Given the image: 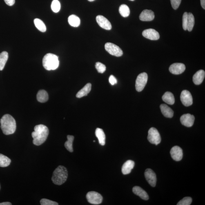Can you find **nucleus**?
I'll use <instances>...</instances> for the list:
<instances>
[{
    "mask_svg": "<svg viewBox=\"0 0 205 205\" xmlns=\"http://www.w3.org/2000/svg\"><path fill=\"white\" fill-rule=\"evenodd\" d=\"M181 100L186 106H191L193 104V98L191 93L187 90H184L181 95Z\"/></svg>",
    "mask_w": 205,
    "mask_h": 205,
    "instance_id": "obj_9",
    "label": "nucleus"
},
{
    "mask_svg": "<svg viewBox=\"0 0 205 205\" xmlns=\"http://www.w3.org/2000/svg\"><path fill=\"white\" fill-rule=\"evenodd\" d=\"M37 98L38 101L40 102H46L49 99L48 94L45 90H40L38 92Z\"/></svg>",
    "mask_w": 205,
    "mask_h": 205,
    "instance_id": "obj_24",
    "label": "nucleus"
},
{
    "mask_svg": "<svg viewBox=\"0 0 205 205\" xmlns=\"http://www.w3.org/2000/svg\"><path fill=\"white\" fill-rule=\"evenodd\" d=\"M42 63L44 68L49 71L56 69L59 64L58 57L51 53L47 54L44 56Z\"/></svg>",
    "mask_w": 205,
    "mask_h": 205,
    "instance_id": "obj_4",
    "label": "nucleus"
},
{
    "mask_svg": "<svg viewBox=\"0 0 205 205\" xmlns=\"http://www.w3.org/2000/svg\"><path fill=\"white\" fill-rule=\"evenodd\" d=\"M148 80V75L146 73H142L138 76L136 81V89L138 92L142 91L144 89Z\"/></svg>",
    "mask_w": 205,
    "mask_h": 205,
    "instance_id": "obj_6",
    "label": "nucleus"
},
{
    "mask_svg": "<svg viewBox=\"0 0 205 205\" xmlns=\"http://www.w3.org/2000/svg\"><path fill=\"white\" fill-rule=\"evenodd\" d=\"M119 12L121 16L124 17H127L130 15V10L127 5L122 4L119 8Z\"/></svg>",
    "mask_w": 205,
    "mask_h": 205,
    "instance_id": "obj_28",
    "label": "nucleus"
},
{
    "mask_svg": "<svg viewBox=\"0 0 205 205\" xmlns=\"http://www.w3.org/2000/svg\"><path fill=\"white\" fill-rule=\"evenodd\" d=\"M11 162V160L8 157L3 154H0V167H6L8 166Z\"/></svg>",
    "mask_w": 205,
    "mask_h": 205,
    "instance_id": "obj_27",
    "label": "nucleus"
},
{
    "mask_svg": "<svg viewBox=\"0 0 205 205\" xmlns=\"http://www.w3.org/2000/svg\"><path fill=\"white\" fill-rule=\"evenodd\" d=\"M5 2L7 5L11 6L15 3V0H4Z\"/></svg>",
    "mask_w": 205,
    "mask_h": 205,
    "instance_id": "obj_39",
    "label": "nucleus"
},
{
    "mask_svg": "<svg viewBox=\"0 0 205 205\" xmlns=\"http://www.w3.org/2000/svg\"><path fill=\"white\" fill-rule=\"evenodd\" d=\"M148 139L150 143L156 145H158L161 141L160 134L157 129L154 127L148 130Z\"/></svg>",
    "mask_w": 205,
    "mask_h": 205,
    "instance_id": "obj_5",
    "label": "nucleus"
},
{
    "mask_svg": "<svg viewBox=\"0 0 205 205\" xmlns=\"http://www.w3.org/2000/svg\"><path fill=\"white\" fill-rule=\"evenodd\" d=\"M51 7L52 11L54 13L58 12L61 9V4L58 0H53L51 3Z\"/></svg>",
    "mask_w": 205,
    "mask_h": 205,
    "instance_id": "obj_32",
    "label": "nucleus"
},
{
    "mask_svg": "<svg viewBox=\"0 0 205 205\" xmlns=\"http://www.w3.org/2000/svg\"><path fill=\"white\" fill-rule=\"evenodd\" d=\"M160 109L163 115L167 118L173 116L174 111L169 107L165 104H162L160 106Z\"/></svg>",
    "mask_w": 205,
    "mask_h": 205,
    "instance_id": "obj_21",
    "label": "nucleus"
},
{
    "mask_svg": "<svg viewBox=\"0 0 205 205\" xmlns=\"http://www.w3.org/2000/svg\"><path fill=\"white\" fill-rule=\"evenodd\" d=\"M91 87L92 85L90 83H88L78 92L76 97L78 98H81L88 95L91 91Z\"/></svg>",
    "mask_w": 205,
    "mask_h": 205,
    "instance_id": "obj_20",
    "label": "nucleus"
},
{
    "mask_svg": "<svg viewBox=\"0 0 205 205\" xmlns=\"http://www.w3.org/2000/svg\"><path fill=\"white\" fill-rule=\"evenodd\" d=\"M8 58V53L7 52L3 51L0 54V70H3L4 68Z\"/></svg>",
    "mask_w": 205,
    "mask_h": 205,
    "instance_id": "obj_26",
    "label": "nucleus"
},
{
    "mask_svg": "<svg viewBox=\"0 0 205 205\" xmlns=\"http://www.w3.org/2000/svg\"><path fill=\"white\" fill-rule=\"evenodd\" d=\"M88 1L90 2H92L95 1V0H88Z\"/></svg>",
    "mask_w": 205,
    "mask_h": 205,
    "instance_id": "obj_42",
    "label": "nucleus"
},
{
    "mask_svg": "<svg viewBox=\"0 0 205 205\" xmlns=\"http://www.w3.org/2000/svg\"><path fill=\"white\" fill-rule=\"evenodd\" d=\"M188 13L185 12L183 14L182 18V26L183 28L185 30H187V27L188 24Z\"/></svg>",
    "mask_w": 205,
    "mask_h": 205,
    "instance_id": "obj_35",
    "label": "nucleus"
},
{
    "mask_svg": "<svg viewBox=\"0 0 205 205\" xmlns=\"http://www.w3.org/2000/svg\"><path fill=\"white\" fill-rule=\"evenodd\" d=\"M205 76V72L202 70H199L194 75L193 80L194 84L199 85L202 83Z\"/></svg>",
    "mask_w": 205,
    "mask_h": 205,
    "instance_id": "obj_17",
    "label": "nucleus"
},
{
    "mask_svg": "<svg viewBox=\"0 0 205 205\" xmlns=\"http://www.w3.org/2000/svg\"><path fill=\"white\" fill-rule=\"evenodd\" d=\"M95 68L98 72L103 73L106 70V67L104 64L100 62H97L95 64Z\"/></svg>",
    "mask_w": 205,
    "mask_h": 205,
    "instance_id": "obj_33",
    "label": "nucleus"
},
{
    "mask_svg": "<svg viewBox=\"0 0 205 205\" xmlns=\"http://www.w3.org/2000/svg\"><path fill=\"white\" fill-rule=\"evenodd\" d=\"M144 175L148 184L151 186L155 187L156 184L157 177L153 170L150 169H148L145 171Z\"/></svg>",
    "mask_w": 205,
    "mask_h": 205,
    "instance_id": "obj_10",
    "label": "nucleus"
},
{
    "mask_svg": "<svg viewBox=\"0 0 205 205\" xmlns=\"http://www.w3.org/2000/svg\"><path fill=\"white\" fill-rule=\"evenodd\" d=\"M172 7L175 10H176L180 5L182 0H170Z\"/></svg>",
    "mask_w": 205,
    "mask_h": 205,
    "instance_id": "obj_37",
    "label": "nucleus"
},
{
    "mask_svg": "<svg viewBox=\"0 0 205 205\" xmlns=\"http://www.w3.org/2000/svg\"><path fill=\"white\" fill-rule=\"evenodd\" d=\"M105 50L109 53L116 57H120L123 55L122 50L117 45L111 43H107L105 45Z\"/></svg>",
    "mask_w": 205,
    "mask_h": 205,
    "instance_id": "obj_7",
    "label": "nucleus"
},
{
    "mask_svg": "<svg viewBox=\"0 0 205 205\" xmlns=\"http://www.w3.org/2000/svg\"><path fill=\"white\" fill-rule=\"evenodd\" d=\"M135 166V162L133 161L129 160L125 162L121 168V172L124 175L130 174Z\"/></svg>",
    "mask_w": 205,
    "mask_h": 205,
    "instance_id": "obj_18",
    "label": "nucleus"
},
{
    "mask_svg": "<svg viewBox=\"0 0 205 205\" xmlns=\"http://www.w3.org/2000/svg\"><path fill=\"white\" fill-rule=\"evenodd\" d=\"M67 141L65 143V147L66 149L70 152H73V143L74 139V137L73 136L68 135L67 137Z\"/></svg>",
    "mask_w": 205,
    "mask_h": 205,
    "instance_id": "obj_31",
    "label": "nucleus"
},
{
    "mask_svg": "<svg viewBox=\"0 0 205 205\" xmlns=\"http://www.w3.org/2000/svg\"><path fill=\"white\" fill-rule=\"evenodd\" d=\"M172 158L176 161H181L183 157V151L180 147L175 146L171 148L170 151Z\"/></svg>",
    "mask_w": 205,
    "mask_h": 205,
    "instance_id": "obj_15",
    "label": "nucleus"
},
{
    "mask_svg": "<svg viewBox=\"0 0 205 205\" xmlns=\"http://www.w3.org/2000/svg\"><path fill=\"white\" fill-rule=\"evenodd\" d=\"M195 18L191 13H188V24L187 27V30L190 32L193 30L194 25H195Z\"/></svg>",
    "mask_w": 205,
    "mask_h": 205,
    "instance_id": "obj_30",
    "label": "nucleus"
},
{
    "mask_svg": "<svg viewBox=\"0 0 205 205\" xmlns=\"http://www.w3.org/2000/svg\"><path fill=\"white\" fill-rule=\"evenodd\" d=\"M34 23L36 28L40 31L43 32L46 31V26H45L44 23L41 20L38 19H34Z\"/></svg>",
    "mask_w": 205,
    "mask_h": 205,
    "instance_id": "obj_29",
    "label": "nucleus"
},
{
    "mask_svg": "<svg viewBox=\"0 0 205 205\" xmlns=\"http://www.w3.org/2000/svg\"><path fill=\"white\" fill-rule=\"evenodd\" d=\"M68 22L71 26L74 27H78L80 24L79 18L74 14L69 16L68 18Z\"/></svg>",
    "mask_w": 205,
    "mask_h": 205,
    "instance_id": "obj_25",
    "label": "nucleus"
},
{
    "mask_svg": "<svg viewBox=\"0 0 205 205\" xmlns=\"http://www.w3.org/2000/svg\"><path fill=\"white\" fill-rule=\"evenodd\" d=\"M155 18L154 12L151 10H144L139 15V19L141 21H149L153 20Z\"/></svg>",
    "mask_w": 205,
    "mask_h": 205,
    "instance_id": "obj_16",
    "label": "nucleus"
},
{
    "mask_svg": "<svg viewBox=\"0 0 205 205\" xmlns=\"http://www.w3.org/2000/svg\"><path fill=\"white\" fill-rule=\"evenodd\" d=\"M34 131L32 133L33 138V143L36 146H39L44 143L48 138L49 131L48 127L45 125L40 124L36 126Z\"/></svg>",
    "mask_w": 205,
    "mask_h": 205,
    "instance_id": "obj_1",
    "label": "nucleus"
},
{
    "mask_svg": "<svg viewBox=\"0 0 205 205\" xmlns=\"http://www.w3.org/2000/svg\"><path fill=\"white\" fill-rule=\"evenodd\" d=\"M130 1H134V0H130Z\"/></svg>",
    "mask_w": 205,
    "mask_h": 205,
    "instance_id": "obj_43",
    "label": "nucleus"
},
{
    "mask_svg": "<svg viewBox=\"0 0 205 205\" xmlns=\"http://www.w3.org/2000/svg\"><path fill=\"white\" fill-rule=\"evenodd\" d=\"M12 204L10 202H3L0 203V205H11Z\"/></svg>",
    "mask_w": 205,
    "mask_h": 205,
    "instance_id": "obj_41",
    "label": "nucleus"
},
{
    "mask_svg": "<svg viewBox=\"0 0 205 205\" xmlns=\"http://www.w3.org/2000/svg\"><path fill=\"white\" fill-rule=\"evenodd\" d=\"M192 200L191 197H186L177 203V205H190L191 204Z\"/></svg>",
    "mask_w": 205,
    "mask_h": 205,
    "instance_id": "obj_34",
    "label": "nucleus"
},
{
    "mask_svg": "<svg viewBox=\"0 0 205 205\" xmlns=\"http://www.w3.org/2000/svg\"><path fill=\"white\" fill-rule=\"evenodd\" d=\"M186 66L182 63H174L170 67V71L174 75L182 74L186 70Z\"/></svg>",
    "mask_w": 205,
    "mask_h": 205,
    "instance_id": "obj_11",
    "label": "nucleus"
},
{
    "mask_svg": "<svg viewBox=\"0 0 205 205\" xmlns=\"http://www.w3.org/2000/svg\"><path fill=\"white\" fill-rule=\"evenodd\" d=\"M96 21L101 28L107 30H110L112 28V25L109 21L102 15H98L96 17Z\"/></svg>",
    "mask_w": 205,
    "mask_h": 205,
    "instance_id": "obj_12",
    "label": "nucleus"
},
{
    "mask_svg": "<svg viewBox=\"0 0 205 205\" xmlns=\"http://www.w3.org/2000/svg\"><path fill=\"white\" fill-rule=\"evenodd\" d=\"M142 34L143 35L146 39L152 40H159V33L153 29L145 30L143 31Z\"/></svg>",
    "mask_w": 205,
    "mask_h": 205,
    "instance_id": "obj_13",
    "label": "nucleus"
},
{
    "mask_svg": "<svg viewBox=\"0 0 205 205\" xmlns=\"http://www.w3.org/2000/svg\"><path fill=\"white\" fill-rule=\"evenodd\" d=\"M195 118L194 116L190 114H185L181 117L180 121L184 126L186 127H191L193 126Z\"/></svg>",
    "mask_w": 205,
    "mask_h": 205,
    "instance_id": "obj_14",
    "label": "nucleus"
},
{
    "mask_svg": "<svg viewBox=\"0 0 205 205\" xmlns=\"http://www.w3.org/2000/svg\"><path fill=\"white\" fill-rule=\"evenodd\" d=\"M68 175L67 169L62 166H59L54 170L51 180L54 184L60 186L66 182Z\"/></svg>",
    "mask_w": 205,
    "mask_h": 205,
    "instance_id": "obj_3",
    "label": "nucleus"
},
{
    "mask_svg": "<svg viewBox=\"0 0 205 205\" xmlns=\"http://www.w3.org/2000/svg\"><path fill=\"white\" fill-rule=\"evenodd\" d=\"M109 82L112 85H114L117 83V80L113 75H111L110 76L109 79Z\"/></svg>",
    "mask_w": 205,
    "mask_h": 205,
    "instance_id": "obj_38",
    "label": "nucleus"
},
{
    "mask_svg": "<svg viewBox=\"0 0 205 205\" xmlns=\"http://www.w3.org/2000/svg\"><path fill=\"white\" fill-rule=\"evenodd\" d=\"M95 135L99 140V144L101 146H104L105 144L106 136L104 132L101 128H97L95 131Z\"/></svg>",
    "mask_w": 205,
    "mask_h": 205,
    "instance_id": "obj_22",
    "label": "nucleus"
},
{
    "mask_svg": "<svg viewBox=\"0 0 205 205\" xmlns=\"http://www.w3.org/2000/svg\"><path fill=\"white\" fill-rule=\"evenodd\" d=\"M201 6L205 9V0H200Z\"/></svg>",
    "mask_w": 205,
    "mask_h": 205,
    "instance_id": "obj_40",
    "label": "nucleus"
},
{
    "mask_svg": "<svg viewBox=\"0 0 205 205\" xmlns=\"http://www.w3.org/2000/svg\"><path fill=\"white\" fill-rule=\"evenodd\" d=\"M162 98L163 101L168 104L173 105L175 103V97L171 92H166L162 96Z\"/></svg>",
    "mask_w": 205,
    "mask_h": 205,
    "instance_id": "obj_23",
    "label": "nucleus"
},
{
    "mask_svg": "<svg viewBox=\"0 0 205 205\" xmlns=\"http://www.w3.org/2000/svg\"><path fill=\"white\" fill-rule=\"evenodd\" d=\"M41 205H58V204L55 201L49 200L46 199H41L40 201Z\"/></svg>",
    "mask_w": 205,
    "mask_h": 205,
    "instance_id": "obj_36",
    "label": "nucleus"
},
{
    "mask_svg": "<svg viewBox=\"0 0 205 205\" xmlns=\"http://www.w3.org/2000/svg\"><path fill=\"white\" fill-rule=\"evenodd\" d=\"M94 141V142H95V141Z\"/></svg>",
    "mask_w": 205,
    "mask_h": 205,
    "instance_id": "obj_44",
    "label": "nucleus"
},
{
    "mask_svg": "<svg viewBox=\"0 0 205 205\" xmlns=\"http://www.w3.org/2000/svg\"><path fill=\"white\" fill-rule=\"evenodd\" d=\"M1 127L3 134L10 135L15 132L16 125L15 119L10 114H5L1 119Z\"/></svg>",
    "mask_w": 205,
    "mask_h": 205,
    "instance_id": "obj_2",
    "label": "nucleus"
},
{
    "mask_svg": "<svg viewBox=\"0 0 205 205\" xmlns=\"http://www.w3.org/2000/svg\"><path fill=\"white\" fill-rule=\"evenodd\" d=\"M133 192L135 195L138 196L141 199L144 200H148L149 197L147 192L143 190L140 187L134 186L133 188Z\"/></svg>",
    "mask_w": 205,
    "mask_h": 205,
    "instance_id": "obj_19",
    "label": "nucleus"
},
{
    "mask_svg": "<svg viewBox=\"0 0 205 205\" xmlns=\"http://www.w3.org/2000/svg\"><path fill=\"white\" fill-rule=\"evenodd\" d=\"M86 198L89 202L94 205L100 204L103 201L102 196L95 192H88L86 195Z\"/></svg>",
    "mask_w": 205,
    "mask_h": 205,
    "instance_id": "obj_8",
    "label": "nucleus"
}]
</instances>
